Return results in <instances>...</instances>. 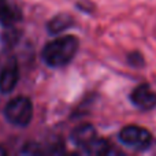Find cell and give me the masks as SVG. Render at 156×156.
Returning a JSON list of instances; mask_svg holds the SVG:
<instances>
[{"label":"cell","mask_w":156,"mask_h":156,"mask_svg":"<svg viewBox=\"0 0 156 156\" xmlns=\"http://www.w3.org/2000/svg\"><path fill=\"white\" fill-rule=\"evenodd\" d=\"M78 48L80 40L76 36H60L44 45L41 51V59L48 67L62 69L73 62Z\"/></svg>","instance_id":"obj_1"},{"label":"cell","mask_w":156,"mask_h":156,"mask_svg":"<svg viewBox=\"0 0 156 156\" xmlns=\"http://www.w3.org/2000/svg\"><path fill=\"white\" fill-rule=\"evenodd\" d=\"M74 147L80 148L83 154L88 155H110L114 154L112 145L110 141L101 138L97 134L96 129L92 125L85 123L76 127L70 136Z\"/></svg>","instance_id":"obj_2"},{"label":"cell","mask_w":156,"mask_h":156,"mask_svg":"<svg viewBox=\"0 0 156 156\" xmlns=\"http://www.w3.org/2000/svg\"><path fill=\"white\" fill-rule=\"evenodd\" d=\"M4 116L14 126L26 127L33 118V104L30 99L25 96L14 97L5 105Z\"/></svg>","instance_id":"obj_3"},{"label":"cell","mask_w":156,"mask_h":156,"mask_svg":"<svg viewBox=\"0 0 156 156\" xmlns=\"http://www.w3.org/2000/svg\"><path fill=\"white\" fill-rule=\"evenodd\" d=\"M118 138L125 147L138 152L148 151L154 143V137L149 133V130H147L145 127L136 126V125H129L123 127L119 132Z\"/></svg>","instance_id":"obj_4"},{"label":"cell","mask_w":156,"mask_h":156,"mask_svg":"<svg viewBox=\"0 0 156 156\" xmlns=\"http://www.w3.org/2000/svg\"><path fill=\"white\" fill-rule=\"evenodd\" d=\"M130 101L138 110L151 111L156 108V92L152 90L151 85L148 83H141L132 90Z\"/></svg>","instance_id":"obj_5"},{"label":"cell","mask_w":156,"mask_h":156,"mask_svg":"<svg viewBox=\"0 0 156 156\" xmlns=\"http://www.w3.org/2000/svg\"><path fill=\"white\" fill-rule=\"evenodd\" d=\"M19 80V67L15 59H10L0 71V92L10 93L14 90Z\"/></svg>","instance_id":"obj_6"},{"label":"cell","mask_w":156,"mask_h":156,"mask_svg":"<svg viewBox=\"0 0 156 156\" xmlns=\"http://www.w3.org/2000/svg\"><path fill=\"white\" fill-rule=\"evenodd\" d=\"M22 19V12L19 7L11 0H0V25L4 27H11Z\"/></svg>","instance_id":"obj_7"},{"label":"cell","mask_w":156,"mask_h":156,"mask_svg":"<svg viewBox=\"0 0 156 156\" xmlns=\"http://www.w3.org/2000/svg\"><path fill=\"white\" fill-rule=\"evenodd\" d=\"M74 22L73 16H70L69 14H59V15L54 16L47 25V29L52 36H56L59 33H62L63 30L69 29L71 26V23Z\"/></svg>","instance_id":"obj_8"},{"label":"cell","mask_w":156,"mask_h":156,"mask_svg":"<svg viewBox=\"0 0 156 156\" xmlns=\"http://www.w3.org/2000/svg\"><path fill=\"white\" fill-rule=\"evenodd\" d=\"M127 62L133 66V67H141L144 66V58L140 52H132V54L127 55Z\"/></svg>","instance_id":"obj_9"},{"label":"cell","mask_w":156,"mask_h":156,"mask_svg":"<svg viewBox=\"0 0 156 156\" xmlns=\"http://www.w3.org/2000/svg\"><path fill=\"white\" fill-rule=\"evenodd\" d=\"M7 152H5V149H3L2 147H0V155H5Z\"/></svg>","instance_id":"obj_10"}]
</instances>
